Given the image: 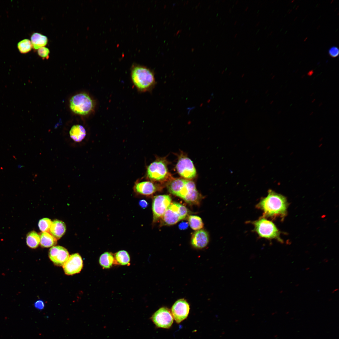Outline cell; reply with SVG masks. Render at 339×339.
Returning <instances> with one entry per match:
<instances>
[{"instance_id": "cell-13", "label": "cell", "mask_w": 339, "mask_h": 339, "mask_svg": "<svg viewBox=\"0 0 339 339\" xmlns=\"http://www.w3.org/2000/svg\"><path fill=\"white\" fill-rule=\"evenodd\" d=\"M49 257L55 265L63 266L69 257L67 250L60 246H54L51 247L49 252Z\"/></svg>"}, {"instance_id": "cell-17", "label": "cell", "mask_w": 339, "mask_h": 339, "mask_svg": "<svg viewBox=\"0 0 339 339\" xmlns=\"http://www.w3.org/2000/svg\"><path fill=\"white\" fill-rule=\"evenodd\" d=\"M66 230L65 223L61 221L56 220L52 222L49 232L56 239H58L63 235Z\"/></svg>"}, {"instance_id": "cell-19", "label": "cell", "mask_w": 339, "mask_h": 339, "mask_svg": "<svg viewBox=\"0 0 339 339\" xmlns=\"http://www.w3.org/2000/svg\"><path fill=\"white\" fill-rule=\"evenodd\" d=\"M46 36L38 33H33L31 37V42L32 48L35 50L45 46L48 43Z\"/></svg>"}, {"instance_id": "cell-48", "label": "cell", "mask_w": 339, "mask_h": 339, "mask_svg": "<svg viewBox=\"0 0 339 339\" xmlns=\"http://www.w3.org/2000/svg\"><path fill=\"white\" fill-rule=\"evenodd\" d=\"M274 77H275V76H273V77H272V79H273V78H274Z\"/></svg>"}, {"instance_id": "cell-50", "label": "cell", "mask_w": 339, "mask_h": 339, "mask_svg": "<svg viewBox=\"0 0 339 339\" xmlns=\"http://www.w3.org/2000/svg\"><path fill=\"white\" fill-rule=\"evenodd\" d=\"M281 112V111H279V112H278V114H280V113Z\"/></svg>"}, {"instance_id": "cell-53", "label": "cell", "mask_w": 339, "mask_h": 339, "mask_svg": "<svg viewBox=\"0 0 339 339\" xmlns=\"http://www.w3.org/2000/svg\"><path fill=\"white\" fill-rule=\"evenodd\" d=\"M225 1V0H223V1H222V2H224Z\"/></svg>"}, {"instance_id": "cell-44", "label": "cell", "mask_w": 339, "mask_h": 339, "mask_svg": "<svg viewBox=\"0 0 339 339\" xmlns=\"http://www.w3.org/2000/svg\"><path fill=\"white\" fill-rule=\"evenodd\" d=\"M224 113H225V111H223L222 112V114H223Z\"/></svg>"}, {"instance_id": "cell-31", "label": "cell", "mask_w": 339, "mask_h": 339, "mask_svg": "<svg viewBox=\"0 0 339 339\" xmlns=\"http://www.w3.org/2000/svg\"><path fill=\"white\" fill-rule=\"evenodd\" d=\"M139 205L142 208H145L147 207L148 204L146 200H142L139 202Z\"/></svg>"}, {"instance_id": "cell-21", "label": "cell", "mask_w": 339, "mask_h": 339, "mask_svg": "<svg viewBox=\"0 0 339 339\" xmlns=\"http://www.w3.org/2000/svg\"><path fill=\"white\" fill-rule=\"evenodd\" d=\"M40 237V243L43 247L53 246L56 244L57 239L48 232L41 233Z\"/></svg>"}, {"instance_id": "cell-7", "label": "cell", "mask_w": 339, "mask_h": 339, "mask_svg": "<svg viewBox=\"0 0 339 339\" xmlns=\"http://www.w3.org/2000/svg\"><path fill=\"white\" fill-rule=\"evenodd\" d=\"M171 199L168 195H159L155 196L152 203L153 222H155L163 216L171 204Z\"/></svg>"}, {"instance_id": "cell-32", "label": "cell", "mask_w": 339, "mask_h": 339, "mask_svg": "<svg viewBox=\"0 0 339 339\" xmlns=\"http://www.w3.org/2000/svg\"><path fill=\"white\" fill-rule=\"evenodd\" d=\"M314 73V71L313 70H311L310 71L307 73V75L308 76H310L313 74Z\"/></svg>"}, {"instance_id": "cell-24", "label": "cell", "mask_w": 339, "mask_h": 339, "mask_svg": "<svg viewBox=\"0 0 339 339\" xmlns=\"http://www.w3.org/2000/svg\"><path fill=\"white\" fill-rule=\"evenodd\" d=\"M188 224L194 230L201 229L203 227V223L201 218L197 216L191 215L188 217Z\"/></svg>"}, {"instance_id": "cell-38", "label": "cell", "mask_w": 339, "mask_h": 339, "mask_svg": "<svg viewBox=\"0 0 339 339\" xmlns=\"http://www.w3.org/2000/svg\"><path fill=\"white\" fill-rule=\"evenodd\" d=\"M322 103H320V104L319 105V106H321V105H322Z\"/></svg>"}, {"instance_id": "cell-29", "label": "cell", "mask_w": 339, "mask_h": 339, "mask_svg": "<svg viewBox=\"0 0 339 339\" xmlns=\"http://www.w3.org/2000/svg\"><path fill=\"white\" fill-rule=\"evenodd\" d=\"M34 306L37 309L41 310L44 309L45 307V304L43 301L38 300L35 303Z\"/></svg>"}, {"instance_id": "cell-45", "label": "cell", "mask_w": 339, "mask_h": 339, "mask_svg": "<svg viewBox=\"0 0 339 339\" xmlns=\"http://www.w3.org/2000/svg\"><path fill=\"white\" fill-rule=\"evenodd\" d=\"M315 99H313V100L312 101V102L313 103L315 101Z\"/></svg>"}, {"instance_id": "cell-16", "label": "cell", "mask_w": 339, "mask_h": 339, "mask_svg": "<svg viewBox=\"0 0 339 339\" xmlns=\"http://www.w3.org/2000/svg\"><path fill=\"white\" fill-rule=\"evenodd\" d=\"M188 191L183 198L186 202L190 204H198L200 199V196L197 191L195 183L188 180Z\"/></svg>"}, {"instance_id": "cell-46", "label": "cell", "mask_w": 339, "mask_h": 339, "mask_svg": "<svg viewBox=\"0 0 339 339\" xmlns=\"http://www.w3.org/2000/svg\"><path fill=\"white\" fill-rule=\"evenodd\" d=\"M268 90H266L265 92V94L267 93L268 92Z\"/></svg>"}, {"instance_id": "cell-40", "label": "cell", "mask_w": 339, "mask_h": 339, "mask_svg": "<svg viewBox=\"0 0 339 339\" xmlns=\"http://www.w3.org/2000/svg\"><path fill=\"white\" fill-rule=\"evenodd\" d=\"M239 54H240V52H238V53L237 54V56H239Z\"/></svg>"}, {"instance_id": "cell-22", "label": "cell", "mask_w": 339, "mask_h": 339, "mask_svg": "<svg viewBox=\"0 0 339 339\" xmlns=\"http://www.w3.org/2000/svg\"><path fill=\"white\" fill-rule=\"evenodd\" d=\"M40 235L35 231L30 232L27 235L26 244L31 248L35 249L37 248L40 243Z\"/></svg>"}, {"instance_id": "cell-47", "label": "cell", "mask_w": 339, "mask_h": 339, "mask_svg": "<svg viewBox=\"0 0 339 339\" xmlns=\"http://www.w3.org/2000/svg\"><path fill=\"white\" fill-rule=\"evenodd\" d=\"M224 70H223V71H222V73H222V74H223V73H224Z\"/></svg>"}, {"instance_id": "cell-9", "label": "cell", "mask_w": 339, "mask_h": 339, "mask_svg": "<svg viewBox=\"0 0 339 339\" xmlns=\"http://www.w3.org/2000/svg\"><path fill=\"white\" fill-rule=\"evenodd\" d=\"M176 169L179 174L187 180L192 179L196 175V170L193 162L186 156L179 158Z\"/></svg>"}, {"instance_id": "cell-6", "label": "cell", "mask_w": 339, "mask_h": 339, "mask_svg": "<svg viewBox=\"0 0 339 339\" xmlns=\"http://www.w3.org/2000/svg\"><path fill=\"white\" fill-rule=\"evenodd\" d=\"M168 171L166 161L158 159L151 163L148 167L147 171V177L154 181H162L168 175Z\"/></svg>"}, {"instance_id": "cell-1", "label": "cell", "mask_w": 339, "mask_h": 339, "mask_svg": "<svg viewBox=\"0 0 339 339\" xmlns=\"http://www.w3.org/2000/svg\"><path fill=\"white\" fill-rule=\"evenodd\" d=\"M288 207L286 198L283 196L269 189L266 196L261 198L256 207L263 212L262 217L265 218L284 217Z\"/></svg>"}, {"instance_id": "cell-30", "label": "cell", "mask_w": 339, "mask_h": 339, "mask_svg": "<svg viewBox=\"0 0 339 339\" xmlns=\"http://www.w3.org/2000/svg\"><path fill=\"white\" fill-rule=\"evenodd\" d=\"M188 223L186 222H182L179 225V229L181 230L187 229L188 227Z\"/></svg>"}, {"instance_id": "cell-49", "label": "cell", "mask_w": 339, "mask_h": 339, "mask_svg": "<svg viewBox=\"0 0 339 339\" xmlns=\"http://www.w3.org/2000/svg\"><path fill=\"white\" fill-rule=\"evenodd\" d=\"M313 112H312V113H310V115H312V114H313Z\"/></svg>"}, {"instance_id": "cell-41", "label": "cell", "mask_w": 339, "mask_h": 339, "mask_svg": "<svg viewBox=\"0 0 339 339\" xmlns=\"http://www.w3.org/2000/svg\"><path fill=\"white\" fill-rule=\"evenodd\" d=\"M244 75H245V74H244H244H242V75L241 76V77H242V78H243V77H244Z\"/></svg>"}, {"instance_id": "cell-39", "label": "cell", "mask_w": 339, "mask_h": 339, "mask_svg": "<svg viewBox=\"0 0 339 339\" xmlns=\"http://www.w3.org/2000/svg\"><path fill=\"white\" fill-rule=\"evenodd\" d=\"M231 8H230L229 9V13H230V12H231Z\"/></svg>"}, {"instance_id": "cell-3", "label": "cell", "mask_w": 339, "mask_h": 339, "mask_svg": "<svg viewBox=\"0 0 339 339\" xmlns=\"http://www.w3.org/2000/svg\"><path fill=\"white\" fill-rule=\"evenodd\" d=\"M95 101L87 93H81L73 96L69 100V107L71 111L77 115L87 116L95 110Z\"/></svg>"}, {"instance_id": "cell-43", "label": "cell", "mask_w": 339, "mask_h": 339, "mask_svg": "<svg viewBox=\"0 0 339 339\" xmlns=\"http://www.w3.org/2000/svg\"><path fill=\"white\" fill-rule=\"evenodd\" d=\"M248 101V100L247 99L246 100H245V103H247V101Z\"/></svg>"}, {"instance_id": "cell-33", "label": "cell", "mask_w": 339, "mask_h": 339, "mask_svg": "<svg viewBox=\"0 0 339 339\" xmlns=\"http://www.w3.org/2000/svg\"><path fill=\"white\" fill-rule=\"evenodd\" d=\"M260 24V22H258V23H257L256 24V25L255 26V27L258 26Z\"/></svg>"}, {"instance_id": "cell-18", "label": "cell", "mask_w": 339, "mask_h": 339, "mask_svg": "<svg viewBox=\"0 0 339 339\" xmlns=\"http://www.w3.org/2000/svg\"><path fill=\"white\" fill-rule=\"evenodd\" d=\"M187 179L177 178L173 179L168 184L167 188L171 193L178 196L184 187Z\"/></svg>"}, {"instance_id": "cell-52", "label": "cell", "mask_w": 339, "mask_h": 339, "mask_svg": "<svg viewBox=\"0 0 339 339\" xmlns=\"http://www.w3.org/2000/svg\"><path fill=\"white\" fill-rule=\"evenodd\" d=\"M259 13H258V14H257V17H258V16H259Z\"/></svg>"}, {"instance_id": "cell-26", "label": "cell", "mask_w": 339, "mask_h": 339, "mask_svg": "<svg viewBox=\"0 0 339 339\" xmlns=\"http://www.w3.org/2000/svg\"><path fill=\"white\" fill-rule=\"evenodd\" d=\"M52 221L49 218H44L40 219L38 223L40 229L42 232H48L49 231Z\"/></svg>"}, {"instance_id": "cell-15", "label": "cell", "mask_w": 339, "mask_h": 339, "mask_svg": "<svg viewBox=\"0 0 339 339\" xmlns=\"http://www.w3.org/2000/svg\"><path fill=\"white\" fill-rule=\"evenodd\" d=\"M157 189L155 185L150 181L137 182L134 186V190L136 193L143 195H152L156 191Z\"/></svg>"}, {"instance_id": "cell-36", "label": "cell", "mask_w": 339, "mask_h": 339, "mask_svg": "<svg viewBox=\"0 0 339 339\" xmlns=\"http://www.w3.org/2000/svg\"><path fill=\"white\" fill-rule=\"evenodd\" d=\"M273 100H272V101H271L270 102V104H272V103H273Z\"/></svg>"}, {"instance_id": "cell-35", "label": "cell", "mask_w": 339, "mask_h": 339, "mask_svg": "<svg viewBox=\"0 0 339 339\" xmlns=\"http://www.w3.org/2000/svg\"><path fill=\"white\" fill-rule=\"evenodd\" d=\"M237 34H235V35L234 36V38H236V36H237Z\"/></svg>"}, {"instance_id": "cell-27", "label": "cell", "mask_w": 339, "mask_h": 339, "mask_svg": "<svg viewBox=\"0 0 339 339\" xmlns=\"http://www.w3.org/2000/svg\"><path fill=\"white\" fill-rule=\"evenodd\" d=\"M38 54L43 59H48L49 57L50 51L48 48L45 46L41 47L38 49Z\"/></svg>"}, {"instance_id": "cell-8", "label": "cell", "mask_w": 339, "mask_h": 339, "mask_svg": "<svg viewBox=\"0 0 339 339\" xmlns=\"http://www.w3.org/2000/svg\"><path fill=\"white\" fill-rule=\"evenodd\" d=\"M151 319L155 326L159 328H169L173 322L171 313L169 309L164 307L155 312Z\"/></svg>"}, {"instance_id": "cell-11", "label": "cell", "mask_w": 339, "mask_h": 339, "mask_svg": "<svg viewBox=\"0 0 339 339\" xmlns=\"http://www.w3.org/2000/svg\"><path fill=\"white\" fill-rule=\"evenodd\" d=\"M190 306L184 299H180L175 302L171 308V314L177 323H179L186 319L189 314Z\"/></svg>"}, {"instance_id": "cell-37", "label": "cell", "mask_w": 339, "mask_h": 339, "mask_svg": "<svg viewBox=\"0 0 339 339\" xmlns=\"http://www.w3.org/2000/svg\"><path fill=\"white\" fill-rule=\"evenodd\" d=\"M238 2H239L238 1V0L237 1L235 2V4H236V5L237 4H238Z\"/></svg>"}, {"instance_id": "cell-28", "label": "cell", "mask_w": 339, "mask_h": 339, "mask_svg": "<svg viewBox=\"0 0 339 339\" xmlns=\"http://www.w3.org/2000/svg\"><path fill=\"white\" fill-rule=\"evenodd\" d=\"M329 55L331 57L335 58L337 57L339 54V49L336 46L331 47L329 50Z\"/></svg>"}, {"instance_id": "cell-5", "label": "cell", "mask_w": 339, "mask_h": 339, "mask_svg": "<svg viewBox=\"0 0 339 339\" xmlns=\"http://www.w3.org/2000/svg\"><path fill=\"white\" fill-rule=\"evenodd\" d=\"M87 136L85 128L82 125L76 124L71 126L65 135V139L70 146L79 147L84 143Z\"/></svg>"}, {"instance_id": "cell-4", "label": "cell", "mask_w": 339, "mask_h": 339, "mask_svg": "<svg viewBox=\"0 0 339 339\" xmlns=\"http://www.w3.org/2000/svg\"><path fill=\"white\" fill-rule=\"evenodd\" d=\"M253 231L261 238L268 239H277L280 241V232L275 224L265 218L262 217L252 221Z\"/></svg>"}, {"instance_id": "cell-12", "label": "cell", "mask_w": 339, "mask_h": 339, "mask_svg": "<svg viewBox=\"0 0 339 339\" xmlns=\"http://www.w3.org/2000/svg\"><path fill=\"white\" fill-rule=\"evenodd\" d=\"M83 267V262L80 255L78 253L71 255L63 265L66 274L72 275L79 273Z\"/></svg>"}, {"instance_id": "cell-42", "label": "cell", "mask_w": 339, "mask_h": 339, "mask_svg": "<svg viewBox=\"0 0 339 339\" xmlns=\"http://www.w3.org/2000/svg\"><path fill=\"white\" fill-rule=\"evenodd\" d=\"M237 21H235V22H234V25H236V23H237Z\"/></svg>"}, {"instance_id": "cell-2", "label": "cell", "mask_w": 339, "mask_h": 339, "mask_svg": "<svg viewBox=\"0 0 339 339\" xmlns=\"http://www.w3.org/2000/svg\"><path fill=\"white\" fill-rule=\"evenodd\" d=\"M132 81L138 91L151 92L155 87L156 82L153 71L144 66L134 65L131 68Z\"/></svg>"}, {"instance_id": "cell-51", "label": "cell", "mask_w": 339, "mask_h": 339, "mask_svg": "<svg viewBox=\"0 0 339 339\" xmlns=\"http://www.w3.org/2000/svg\"><path fill=\"white\" fill-rule=\"evenodd\" d=\"M231 74V72H230L229 73V75H230Z\"/></svg>"}, {"instance_id": "cell-10", "label": "cell", "mask_w": 339, "mask_h": 339, "mask_svg": "<svg viewBox=\"0 0 339 339\" xmlns=\"http://www.w3.org/2000/svg\"><path fill=\"white\" fill-rule=\"evenodd\" d=\"M180 205L176 202L171 203L161 218L163 225H172L182 219L180 211Z\"/></svg>"}, {"instance_id": "cell-23", "label": "cell", "mask_w": 339, "mask_h": 339, "mask_svg": "<svg viewBox=\"0 0 339 339\" xmlns=\"http://www.w3.org/2000/svg\"><path fill=\"white\" fill-rule=\"evenodd\" d=\"M115 262L122 265H128L130 261V256L128 252L124 250H120L115 253L114 256Z\"/></svg>"}, {"instance_id": "cell-14", "label": "cell", "mask_w": 339, "mask_h": 339, "mask_svg": "<svg viewBox=\"0 0 339 339\" xmlns=\"http://www.w3.org/2000/svg\"><path fill=\"white\" fill-rule=\"evenodd\" d=\"M209 241L208 233L203 229L195 232L192 236L191 244L195 247L201 249L205 247Z\"/></svg>"}, {"instance_id": "cell-25", "label": "cell", "mask_w": 339, "mask_h": 339, "mask_svg": "<svg viewBox=\"0 0 339 339\" xmlns=\"http://www.w3.org/2000/svg\"><path fill=\"white\" fill-rule=\"evenodd\" d=\"M32 48L31 41L28 39H24L18 44V48L19 52L25 54L30 52Z\"/></svg>"}, {"instance_id": "cell-34", "label": "cell", "mask_w": 339, "mask_h": 339, "mask_svg": "<svg viewBox=\"0 0 339 339\" xmlns=\"http://www.w3.org/2000/svg\"><path fill=\"white\" fill-rule=\"evenodd\" d=\"M248 8H249V7H246V8L245 9V12H246V11H247V10H248Z\"/></svg>"}, {"instance_id": "cell-20", "label": "cell", "mask_w": 339, "mask_h": 339, "mask_svg": "<svg viewBox=\"0 0 339 339\" xmlns=\"http://www.w3.org/2000/svg\"><path fill=\"white\" fill-rule=\"evenodd\" d=\"M115 262V258L113 254L108 252H105L102 254L99 259L100 265L104 268H110Z\"/></svg>"}]
</instances>
